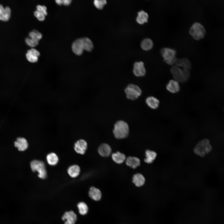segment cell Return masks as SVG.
Segmentation results:
<instances>
[{
  "mask_svg": "<svg viewBox=\"0 0 224 224\" xmlns=\"http://www.w3.org/2000/svg\"><path fill=\"white\" fill-rule=\"evenodd\" d=\"M124 92L127 98L131 100L137 99L141 95L142 93L140 87L133 83L128 84L125 88Z\"/></svg>",
  "mask_w": 224,
  "mask_h": 224,
  "instance_id": "8992f818",
  "label": "cell"
},
{
  "mask_svg": "<svg viewBox=\"0 0 224 224\" xmlns=\"http://www.w3.org/2000/svg\"><path fill=\"white\" fill-rule=\"evenodd\" d=\"M99 154L103 157L109 156L111 152V149L108 144L104 143L101 145L98 149Z\"/></svg>",
  "mask_w": 224,
  "mask_h": 224,
  "instance_id": "ac0fdd59",
  "label": "cell"
},
{
  "mask_svg": "<svg viewBox=\"0 0 224 224\" xmlns=\"http://www.w3.org/2000/svg\"><path fill=\"white\" fill-rule=\"evenodd\" d=\"M77 207L80 214L82 215H86L88 210V207L85 203L81 202L77 204Z\"/></svg>",
  "mask_w": 224,
  "mask_h": 224,
  "instance_id": "f1b7e54d",
  "label": "cell"
},
{
  "mask_svg": "<svg viewBox=\"0 0 224 224\" xmlns=\"http://www.w3.org/2000/svg\"><path fill=\"white\" fill-rule=\"evenodd\" d=\"M107 3L105 0H95L94 3L95 7L98 9H101Z\"/></svg>",
  "mask_w": 224,
  "mask_h": 224,
  "instance_id": "1f68e13d",
  "label": "cell"
},
{
  "mask_svg": "<svg viewBox=\"0 0 224 224\" xmlns=\"http://www.w3.org/2000/svg\"><path fill=\"white\" fill-rule=\"evenodd\" d=\"M145 103L147 106L152 109L155 110L159 107L160 101L156 97L150 96L146 98Z\"/></svg>",
  "mask_w": 224,
  "mask_h": 224,
  "instance_id": "4fadbf2b",
  "label": "cell"
},
{
  "mask_svg": "<svg viewBox=\"0 0 224 224\" xmlns=\"http://www.w3.org/2000/svg\"><path fill=\"white\" fill-rule=\"evenodd\" d=\"M212 149L209 140L206 138L204 139L197 143L194 147V152L199 156L204 157L211 152Z\"/></svg>",
  "mask_w": 224,
  "mask_h": 224,
  "instance_id": "277c9868",
  "label": "cell"
},
{
  "mask_svg": "<svg viewBox=\"0 0 224 224\" xmlns=\"http://www.w3.org/2000/svg\"><path fill=\"white\" fill-rule=\"evenodd\" d=\"M87 148V143L86 142L81 139L77 141L74 145V150L79 154H83L85 153Z\"/></svg>",
  "mask_w": 224,
  "mask_h": 224,
  "instance_id": "30bf717a",
  "label": "cell"
},
{
  "mask_svg": "<svg viewBox=\"0 0 224 224\" xmlns=\"http://www.w3.org/2000/svg\"><path fill=\"white\" fill-rule=\"evenodd\" d=\"M166 87L168 91L172 93H176L180 90L179 82L175 80H170L166 85Z\"/></svg>",
  "mask_w": 224,
  "mask_h": 224,
  "instance_id": "2e32d148",
  "label": "cell"
},
{
  "mask_svg": "<svg viewBox=\"0 0 224 224\" xmlns=\"http://www.w3.org/2000/svg\"><path fill=\"white\" fill-rule=\"evenodd\" d=\"M11 12V9L9 7H4L0 4V20L3 21L8 20L10 17Z\"/></svg>",
  "mask_w": 224,
  "mask_h": 224,
  "instance_id": "5bb4252c",
  "label": "cell"
},
{
  "mask_svg": "<svg viewBox=\"0 0 224 224\" xmlns=\"http://www.w3.org/2000/svg\"><path fill=\"white\" fill-rule=\"evenodd\" d=\"M160 53L163 60L167 64L175 65L178 58L177 51L174 49L170 47H164L160 50Z\"/></svg>",
  "mask_w": 224,
  "mask_h": 224,
  "instance_id": "5b68a950",
  "label": "cell"
},
{
  "mask_svg": "<svg viewBox=\"0 0 224 224\" xmlns=\"http://www.w3.org/2000/svg\"><path fill=\"white\" fill-rule=\"evenodd\" d=\"M29 36L30 38L39 41L42 37V34L36 30H34L30 32Z\"/></svg>",
  "mask_w": 224,
  "mask_h": 224,
  "instance_id": "f546056e",
  "label": "cell"
},
{
  "mask_svg": "<svg viewBox=\"0 0 224 224\" xmlns=\"http://www.w3.org/2000/svg\"><path fill=\"white\" fill-rule=\"evenodd\" d=\"M15 146L18 148L20 151H24L27 149L28 143L26 140L24 138H19L15 142Z\"/></svg>",
  "mask_w": 224,
  "mask_h": 224,
  "instance_id": "d6986e66",
  "label": "cell"
},
{
  "mask_svg": "<svg viewBox=\"0 0 224 224\" xmlns=\"http://www.w3.org/2000/svg\"><path fill=\"white\" fill-rule=\"evenodd\" d=\"M30 167L32 170L38 172V177L42 179H45L47 176V171L45 164L42 161L34 160L30 163Z\"/></svg>",
  "mask_w": 224,
  "mask_h": 224,
  "instance_id": "52a82bcc",
  "label": "cell"
},
{
  "mask_svg": "<svg viewBox=\"0 0 224 224\" xmlns=\"http://www.w3.org/2000/svg\"><path fill=\"white\" fill-rule=\"evenodd\" d=\"M141 48L143 50H148L152 49V48L153 43L151 39L146 38L142 41L141 43Z\"/></svg>",
  "mask_w": 224,
  "mask_h": 224,
  "instance_id": "83f0119b",
  "label": "cell"
},
{
  "mask_svg": "<svg viewBox=\"0 0 224 224\" xmlns=\"http://www.w3.org/2000/svg\"><path fill=\"white\" fill-rule=\"evenodd\" d=\"M129 132V126L125 121L120 120H118L115 123L113 133L117 138L123 139L126 138Z\"/></svg>",
  "mask_w": 224,
  "mask_h": 224,
  "instance_id": "6da1fadb",
  "label": "cell"
},
{
  "mask_svg": "<svg viewBox=\"0 0 224 224\" xmlns=\"http://www.w3.org/2000/svg\"><path fill=\"white\" fill-rule=\"evenodd\" d=\"M148 17L147 13L144 11L141 10L138 12L136 21L138 23L142 24L145 22H147Z\"/></svg>",
  "mask_w": 224,
  "mask_h": 224,
  "instance_id": "603a6c76",
  "label": "cell"
},
{
  "mask_svg": "<svg viewBox=\"0 0 224 224\" xmlns=\"http://www.w3.org/2000/svg\"><path fill=\"white\" fill-rule=\"evenodd\" d=\"M68 172L71 177L75 178L79 175L80 172V168L77 165H73L68 168Z\"/></svg>",
  "mask_w": 224,
  "mask_h": 224,
  "instance_id": "d4e9b609",
  "label": "cell"
},
{
  "mask_svg": "<svg viewBox=\"0 0 224 224\" xmlns=\"http://www.w3.org/2000/svg\"><path fill=\"white\" fill-rule=\"evenodd\" d=\"M37 10L45 16L47 15L46 7L44 5H38L36 7Z\"/></svg>",
  "mask_w": 224,
  "mask_h": 224,
  "instance_id": "d6a6232c",
  "label": "cell"
},
{
  "mask_svg": "<svg viewBox=\"0 0 224 224\" xmlns=\"http://www.w3.org/2000/svg\"><path fill=\"white\" fill-rule=\"evenodd\" d=\"M40 52L34 48L31 49L27 51L26 57L27 59L31 63H35L38 60V57L40 56Z\"/></svg>",
  "mask_w": 224,
  "mask_h": 224,
  "instance_id": "8fae6325",
  "label": "cell"
},
{
  "mask_svg": "<svg viewBox=\"0 0 224 224\" xmlns=\"http://www.w3.org/2000/svg\"><path fill=\"white\" fill-rule=\"evenodd\" d=\"M146 158L145 159V161L147 163H151L156 159L157 154L156 153L152 151L147 150L145 152Z\"/></svg>",
  "mask_w": 224,
  "mask_h": 224,
  "instance_id": "484cf974",
  "label": "cell"
},
{
  "mask_svg": "<svg viewBox=\"0 0 224 224\" xmlns=\"http://www.w3.org/2000/svg\"><path fill=\"white\" fill-rule=\"evenodd\" d=\"M145 179L142 174L137 173L134 175L133 178V182L138 187H140L144 184Z\"/></svg>",
  "mask_w": 224,
  "mask_h": 224,
  "instance_id": "44dd1931",
  "label": "cell"
},
{
  "mask_svg": "<svg viewBox=\"0 0 224 224\" xmlns=\"http://www.w3.org/2000/svg\"><path fill=\"white\" fill-rule=\"evenodd\" d=\"M183 69L189 70L192 67V64L190 60L187 58H178L175 64Z\"/></svg>",
  "mask_w": 224,
  "mask_h": 224,
  "instance_id": "7c38bea8",
  "label": "cell"
},
{
  "mask_svg": "<svg viewBox=\"0 0 224 224\" xmlns=\"http://www.w3.org/2000/svg\"><path fill=\"white\" fill-rule=\"evenodd\" d=\"M170 71L174 80L178 82H185L190 77L189 70L181 69L175 65L172 66Z\"/></svg>",
  "mask_w": 224,
  "mask_h": 224,
  "instance_id": "3957f363",
  "label": "cell"
},
{
  "mask_svg": "<svg viewBox=\"0 0 224 224\" xmlns=\"http://www.w3.org/2000/svg\"><path fill=\"white\" fill-rule=\"evenodd\" d=\"M189 33L192 37L196 40H199L203 39L206 33L204 26L198 22L192 24L189 30Z\"/></svg>",
  "mask_w": 224,
  "mask_h": 224,
  "instance_id": "7a4b0ae2",
  "label": "cell"
},
{
  "mask_svg": "<svg viewBox=\"0 0 224 224\" xmlns=\"http://www.w3.org/2000/svg\"><path fill=\"white\" fill-rule=\"evenodd\" d=\"M64 224H75L77 219L76 214L72 210L65 212L62 217Z\"/></svg>",
  "mask_w": 224,
  "mask_h": 224,
  "instance_id": "9c48e42d",
  "label": "cell"
},
{
  "mask_svg": "<svg viewBox=\"0 0 224 224\" xmlns=\"http://www.w3.org/2000/svg\"><path fill=\"white\" fill-rule=\"evenodd\" d=\"M81 39L83 49L87 51H91L93 48L91 41L87 37H84Z\"/></svg>",
  "mask_w": 224,
  "mask_h": 224,
  "instance_id": "7402d4cb",
  "label": "cell"
},
{
  "mask_svg": "<svg viewBox=\"0 0 224 224\" xmlns=\"http://www.w3.org/2000/svg\"><path fill=\"white\" fill-rule=\"evenodd\" d=\"M72 2L71 0H61L62 4L68 6Z\"/></svg>",
  "mask_w": 224,
  "mask_h": 224,
  "instance_id": "e575fe53",
  "label": "cell"
},
{
  "mask_svg": "<svg viewBox=\"0 0 224 224\" xmlns=\"http://www.w3.org/2000/svg\"><path fill=\"white\" fill-rule=\"evenodd\" d=\"M35 16L40 21H43L45 18V16L42 13L36 10L34 12Z\"/></svg>",
  "mask_w": 224,
  "mask_h": 224,
  "instance_id": "836d02e7",
  "label": "cell"
},
{
  "mask_svg": "<svg viewBox=\"0 0 224 224\" xmlns=\"http://www.w3.org/2000/svg\"><path fill=\"white\" fill-rule=\"evenodd\" d=\"M126 164L131 167L135 169L140 165V159L135 157H128L126 160Z\"/></svg>",
  "mask_w": 224,
  "mask_h": 224,
  "instance_id": "ffe728a7",
  "label": "cell"
},
{
  "mask_svg": "<svg viewBox=\"0 0 224 224\" xmlns=\"http://www.w3.org/2000/svg\"><path fill=\"white\" fill-rule=\"evenodd\" d=\"M133 72V74L136 77H144L146 74V71L143 63L141 61L135 63Z\"/></svg>",
  "mask_w": 224,
  "mask_h": 224,
  "instance_id": "ba28073f",
  "label": "cell"
},
{
  "mask_svg": "<svg viewBox=\"0 0 224 224\" xmlns=\"http://www.w3.org/2000/svg\"><path fill=\"white\" fill-rule=\"evenodd\" d=\"M112 158L113 160L116 163L121 164L125 161L126 156L124 154L117 152L112 154Z\"/></svg>",
  "mask_w": 224,
  "mask_h": 224,
  "instance_id": "cb8c5ba5",
  "label": "cell"
},
{
  "mask_svg": "<svg viewBox=\"0 0 224 224\" xmlns=\"http://www.w3.org/2000/svg\"><path fill=\"white\" fill-rule=\"evenodd\" d=\"M25 42L30 46L34 47L38 44L39 41L30 37H27L25 39Z\"/></svg>",
  "mask_w": 224,
  "mask_h": 224,
  "instance_id": "4dcf8cb0",
  "label": "cell"
},
{
  "mask_svg": "<svg viewBox=\"0 0 224 224\" xmlns=\"http://www.w3.org/2000/svg\"><path fill=\"white\" fill-rule=\"evenodd\" d=\"M88 195L91 199L96 201L100 200L101 197V193L100 190L93 186L90 188Z\"/></svg>",
  "mask_w": 224,
  "mask_h": 224,
  "instance_id": "e0dca14e",
  "label": "cell"
},
{
  "mask_svg": "<svg viewBox=\"0 0 224 224\" xmlns=\"http://www.w3.org/2000/svg\"><path fill=\"white\" fill-rule=\"evenodd\" d=\"M72 49L73 52L76 55H80L82 54L84 50L81 38L76 40L72 43Z\"/></svg>",
  "mask_w": 224,
  "mask_h": 224,
  "instance_id": "9a60e30c",
  "label": "cell"
},
{
  "mask_svg": "<svg viewBox=\"0 0 224 224\" xmlns=\"http://www.w3.org/2000/svg\"><path fill=\"white\" fill-rule=\"evenodd\" d=\"M46 159L48 164L51 166L56 165L58 162V158L57 155L54 153H50L47 156Z\"/></svg>",
  "mask_w": 224,
  "mask_h": 224,
  "instance_id": "4316f807",
  "label": "cell"
}]
</instances>
